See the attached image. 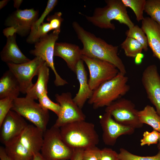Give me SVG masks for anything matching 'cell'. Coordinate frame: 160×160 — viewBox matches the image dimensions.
I'll use <instances>...</instances> for the list:
<instances>
[{
  "label": "cell",
  "mask_w": 160,
  "mask_h": 160,
  "mask_svg": "<svg viewBox=\"0 0 160 160\" xmlns=\"http://www.w3.org/2000/svg\"><path fill=\"white\" fill-rule=\"evenodd\" d=\"M73 28L78 39L83 45V55L110 63L120 72L125 75L127 71L121 59L118 56V47L107 43L101 38L85 30L76 22L72 23Z\"/></svg>",
  "instance_id": "cell-1"
},
{
  "label": "cell",
  "mask_w": 160,
  "mask_h": 160,
  "mask_svg": "<svg viewBox=\"0 0 160 160\" xmlns=\"http://www.w3.org/2000/svg\"><path fill=\"white\" fill-rule=\"evenodd\" d=\"M63 140L70 148L85 149L96 145L98 135L94 124L81 120L65 124L60 128Z\"/></svg>",
  "instance_id": "cell-2"
},
{
  "label": "cell",
  "mask_w": 160,
  "mask_h": 160,
  "mask_svg": "<svg viewBox=\"0 0 160 160\" xmlns=\"http://www.w3.org/2000/svg\"><path fill=\"white\" fill-rule=\"evenodd\" d=\"M103 7L96 8L92 15H85L87 20L94 25L101 28L114 30V25L111 21L115 20L130 28L135 25L128 15L126 7L121 0H106Z\"/></svg>",
  "instance_id": "cell-3"
},
{
  "label": "cell",
  "mask_w": 160,
  "mask_h": 160,
  "mask_svg": "<svg viewBox=\"0 0 160 160\" xmlns=\"http://www.w3.org/2000/svg\"><path fill=\"white\" fill-rule=\"evenodd\" d=\"M128 77L119 72L114 78L101 84L93 91L88 103L97 109L107 107L113 102L121 98L129 91Z\"/></svg>",
  "instance_id": "cell-4"
},
{
  "label": "cell",
  "mask_w": 160,
  "mask_h": 160,
  "mask_svg": "<svg viewBox=\"0 0 160 160\" xmlns=\"http://www.w3.org/2000/svg\"><path fill=\"white\" fill-rule=\"evenodd\" d=\"M74 150L68 147L63 140L60 128L53 126L44 132L40 151L46 160H70Z\"/></svg>",
  "instance_id": "cell-5"
},
{
  "label": "cell",
  "mask_w": 160,
  "mask_h": 160,
  "mask_svg": "<svg viewBox=\"0 0 160 160\" xmlns=\"http://www.w3.org/2000/svg\"><path fill=\"white\" fill-rule=\"evenodd\" d=\"M13 111L44 132L49 121V111L43 108L34 100L27 97H17L14 99Z\"/></svg>",
  "instance_id": "cell-6"
},
{
  "label": "cell",
  "mask_w": 160,
  "mask_h": 160,
  "mask_svg": "<svg viewBox=\"0 0 160 160\" xmlns=\"http://www.w3.org/2000/svg\"><path fill=\"white\" fill-rule=\"evenodd\" d=\"M138 111L131 101L122 97L106 107L105 110L118 123L135 129L140 128L143 125L139 120Z\"/></svg>",
  "instance_id": "cell-7"
},
{
  "label": "cell",
  "mask_w": 160,
  "mask_h": 160,
  "mask_svg": "<svg viewBox=\"0 0 160 160\" xmlns=\"http://www.w3.org/2000/svg\"><path fill=\"white\" fill-rule=\"evenodd\" d=\"M59 33L58 31H53L52 33L41 37L38 41L35 43L34 49L30 52L31 55L41 58L46 63L47 66L51 69L55 76L54 83L57 87L63 86L68 84L58 73L54 62L55 45L58 38Z\"/></svg>",
  "instance_id": "cell-8"
},
{
  "label": "cell",
  "mask_w": 160,
  "mask_h": 160,
  "mask_svg": "<svg viewBox=\"0 0 160 160\" xmlns=\"http://www.w3.org/2000/svg\"><path fill=\"white\" fill-rule=\"evenodd\" d=\"M81 59L89 70L88 84L93 91L103 83L114 78L119 72L115 65L108 62L83 55Z\"/></svg>",
  "instance_id": "cell-9"
},
{
  "label": "cell",
  "mask_w": 160,
  "mask_h": 160,
  "mask_svg": "<svg viewBox=\"0 0 160 160\" xmlns=\"http://www.w3.org/2000/svg\"><path fill=\"white\" fill-rule=\"evenodd\" d=\"M55 97L60 109L53 126L60 128L71 122L85 120V115L74 101L71 92H64L60 95L56 94Z\"/></svg>",
  "instance_id": "cell-10"
},
{
  "label": "cell",
  "mask_w": 160,
  "mask_h": 160,
  "mask_svg": "<svg viewBox=\"0 0 160 160\" xmlns=\"http://www.w3.org/2000/svg\"><path fill=\"white\" fill-rule=\"evenodd\" d=\"M45 62L41 58L35 57L28 62L20 64L7 63L9 70L15 75L20 84V92L26 94L33 86V78L37 75L39 68Z\"/></svg>",
  "instance_id": "cell-11"
},
{
  "label": "cell",
  "mask_w": 160,
  "mask_h": 160,
  "mask_svg": "<svg viewBox=\"0 0 160 160\" xmlns=\"http://www.w3.org/2000/svg\"><path fill=\"white\" fill-rule=\"evenodd\" d=\"M38 16L39 11L33 8L17 9L7 18L5 24L16 33L23 36L30 33Z\"/></svg>",
  "instance_id": "cell-12"
},
{
  "label": "cell",
  "mask_w": 160,
  "mask_h": 160,
  "mask_svg": "<svg viewBox=\"0 0 160 160\" xmlns=\"http://www.w3.org/2000/svg\"><path fill=\"white\" fill-rule=\"evenodd\" d=\"M28 125L24 118L11 110L0 125V140L6 145L19 138Z\"/></svg>",
  "instance_id": "cell-13"
},
{
  "label": "cell",
  "mask_w": 160,
  "mask_h": 160,
  "mask_svg": "<svg viewBox=\"0 0 160 160\" xmlns=\"http://www.w3.org/2000/svg\"><path fill=\"white\" fill-rule=\"evenodd\" d=\"M100 123L103 131V141L107 145H114L120 136L131 135L135 130L118 123L109 113L106 112L100 117Z\"/></svg>",
  "instance_id": "cell-14"
},
{
  "label": "cell",
  "mask_w": 160,
  "mask_h": 160,
  "mask_svg": "<svg viewBox=\"0 0 160 160\" xmlns=\"http://www.w3.org/2000/svg\"><path fill=\"white\" fill-rule=\"evenodd\" d=\"M141 81L148 98L160 116V76L156 65H150L144 69Z\"/></svg>",
  "instance_id": "cell-15"
},
{
  "label": "cell",
  "mask_w": 160,
  "mask_h": 160,
  "mask_svg": "<svg viewBox=\"0 0 160 160\" xmlns=\"http://www.w3.org/2000/svg\"><path fill=\"white\" fill-rule=\"evenodd\" d=\"M81 49L79 46L66 42H56L54 47V56L63 59L70 69L75 73L78 62L81 60Z\"/></svg>",
  "instance_id": "cell-16"
},
{
  "label": "cell",
  "mask_w": 160,
  "mask_h": 160,
  "mask_svg": "<svg viewBox=\"0 0 160 160\" xmlns=\"http://www.w3.org/2000/svg\"><path fill=\"white\" fill-rule=\"evenodd\" d=\"M44 132L33 124H28L19 138L23 145L34 155L40 152L43 141Z\"/></svg>",
  "instance_id": "cell-17"
},
{
  "label": "cell",
  "mask_w": 160,
  "mask_h": 160,
  "mask_svg": "<svg viewBox=\"0 0 160 160\" xmlns=\"http://www.w3.org/2000/svg\"><path fill=\"white\" fill-rule=\"evenodd\" d=\"M84 61L81 59L77 64L75 73L79 84L78 93L73 98L78 106L82 109L86 102L92 96L93 91L90 88L87 79V73Z\"/></svg>",
  "instance_id": "cell-18"
},
{
  "label": "cell",
  "mask_w": 160,
  "mask_h": 160,
  "mask_svg": "<svg viewBox=\"0 0 160 160\" xmlns=\"http://www.w3.org/2000/svg\"><path fill=\"white\" fill-rule=\"evenodd\" d=\"M7 43L0 53L1 60L7 63L20 64L31 60L25 56L18 47L16 41V33L6 36Z\"/></svg>",
  "instance_id": "cell-19"
},
{
  "label": "cell",
  "mask_w": 160,
  "mask_h": 160,
  "mask_svg": "<svg viewBox=\"0 0 160 160\" xmlns=\"http://www.w3.org/2000/svg\"><path fill=\"white\" fill-rule=\"evenodd\" d=\"M141 28L147 37L153 56L160 62V26L150 17H146L142 21Z\"/></svg>",
  "instance_id": "cell-20"
},
{
  "label": "cell",
  "mask_w": 160,
  "mask_h": 160,
  "mask_svg": "<svg viewBox=\"0 0 160 160\" xmlns=\"http://www.w3.org/2000/svg\"><path fill=\"white\" fill-rule=\"evenodd\" d=\"M20 92L19 82L14 74L9 70L6 71L0 79V99L7 97L14 99Z\"/></svg>",
  "instance_id": "cell-21"
},
{
  "label": "cell",
  "mask_w": 160,
  "mask_h": 160,
  "mask_svg": "<svg viewBox=\"0 0 160 160\" xmlns=\"http://www.w3.org/2000/svg\"><path fill=\"white\" fill-rule=\"evenodd\" d=\"M36 82L27 92L26 97L33 100H38L40 96L47 92V84L49 79V69L45 62L40 67Z\"/></svg>",
  "instance_id": "cell-22"
},
{
  "label": "cell",
  "mask_w": 160,
  "mask_h": 160,
  "mask_svg": "<svg viewBox=\"0 0 160 160\" xmlns=\"http://www.w3.org/2000/svg\"><path fill=\"white\" fill-rule=\"evenodd\" d=\"M6 153L11 160H33L34 155L17 139L5 146Z\"/></svg>",
  "instance_id": "cell-23"
},
{
  "label": "cell",
  "mask_w": 160,
  "mask_h": 160,
  "mask_svg": "<svg viewBox=\"0 0 160 160\" xmlns=\"http://www.w3.org/2000/svg\"><path fill=\"white\" fill-rule=\"evenodd\" d=\"M137 114L141 123L147 124L160 132V116L153 107L147 105L143 110L138 111Z\"/></svg>",
  "instance_id": "cell-24"
},
{
  "label": "cell",
  "mask_w": 160,
  "mask_h": 160,
  "mask_svg": "<svg viewBox=\"0 0 160 160\" xmlns=\"http://www.w3.org/2000/svg\"><path fill=\"white\" fill-rule=\"evenodd\" d=\"M125 55L130 57H136L143 50L141 44L135 39L127 37L121 45Z\"/></svg>",
  "instance_id": "cell-25"
},
{
  "label": "cell",
  "mask_w": 160,
  "mask_h": 160,
  "mask_svg": "<svg viewBox=\"0 0 160 160\" xmlns=\"http://www.w3.org/2000/svg\"><path fill=\"white\" fill-rule=\"evenodd\" d=\"M129 29L125 32L127 37L132 38L137 40L142 45L143 50L147 51L148 45L147 38L142 29L137 25H135Z\"/></svg>",
  "instance_id": "cell-26"
},
{
  "label": "cell",
  "mask_w": 160,
  "mask_h": 160,
  "mask_svg": "<svg viewBox=\"0 0 160 160\" xmlns=\"http://www.w3.org/2000/svg\"><path fill=\"white\" fill-rule=\"evenodd\" d=\"M126 7H130L134 12L136 17L137 20L142 21L144 17L143 16L145 10L146 0H121Z\"/></svg>",
  "instance_id": "cell-27"
},
{
  "label": "cell",
  "mask_w": 160,
  "mask_h": 160,
  "mask_svg": "<svg viewBox=\"0 0 160 160\" xmlns=\"http://www.w3.org/2000/svg\"><path fill=\"white\" fill-rule=\"evenodd\" d=\"M144 11L160 26V0H147Z\"/></svg>",
  "instance_id": "cell-28"
},
{
  "label": "cell",
  "mask_w": 160,
  "mask_h": 160,
  "mask_svg": "<svg viewBox=\"0 0 160 160\" xmlns=\"http://www.w3.org/2000/svg\"><path fill=\"white\" fill-rule=\"evenodd\" d=\"M120 160H160V151L155 155L142 156L134 154L124 148H121L118 153Z\"/></svg>",
  "instance_id": "cell-29"
},
{
  "label": "cell",
  "mask_w": 160,
  "mask_h": 160,
  "mask_svg": "<svg viewBox=\"0 0 160 160\" xmlns=\"http://www.w3.org/2000/svg\"><path fill=\"white\" fill-rule=\"evenodd\" d=\"M52 30L48 22L43 23L39 27L36 31L30 32L26 41L30 44L35 43Z\"/></svg>",
  "instance_id": "cell-30"
},
{
  "label": "cell",
  "mask_w": 160,
  "mask_h": 160,
  "mask_svg": "<svg viewBox=\"0 0 160 160\" xmlns=\"http://www.w3.org/2000/svg\"><path fill=\"white\" fill-rule=\"evenodd\" d=\"M39 103L44 109L50 110L54 112L57 116L60 112V107L58 103H55L49 98L47 92H46L40 96L38 99Z\"/></svg>",
  "instance_id": "cell-31"
},
{
  "label": "cell",
  "mask_w": 160,
  "mask_h": 160,
  "mask_svg": "<svg viewBox=\"0 0 160 160\" xmlns=\"http://www.w3.org/2000/svg\"><path fill=\"white\" fill-rule=\"evenodd\" d=\"M143 137L140 140V146H150L158 144L160 139V132L154 130L151 132L146 131L143 132Z\"/></svg>",
  "instance_id": "cell-32"
},
{
  "label": "cell",
  "mask_w": 160,
  "mask_h": 160,
  "mask_svg": "<svg viewBox=\"0 0 160 160\" xmlns=\"http://www.w3.org/2000/svg\"><path fill=\"white\" fill-rule=\"evenodd\" d=\"M58 2L57 0H49L47 6L44 11L40 17L35 23L31 28V32H33L37 30L39 27L43 22V21L47 16L54 9Z\"/></svg>",
  "instance_id": "cell-33"
},
{
  "label": "cell",
  "mask_w": 160,
  "mask_h": 160,
  "mask_svg": "<svg viewBox=\"0 0 160 160\" xmlns=\"http://www.w3.org/2000/svg\"><path fill=\"white\" fill-rule=\"evenodd\" d=\"M14 99L10 97L0 99V125L12 108Z\"/></svg>",
  "instance_id": "cell-34"
},
{
  "label": "cell",
  "mask_w": 160,
  "mask_h": 160,
  "mask_svg": "<svg viewBox=\"0 0 160 160\" xmlns=\"http://www.w3.org/2000/svg\"><path fill=\"white\" fill-rule=\"evenodd\" d=\"M62 13L57 12L51 15H48L47 19L52 30L60 32V26L63 19L62 17Z\"/></svg>",
  "instance_id": "cell-35"
},
{
  "label": "cell",
  "mask_w": 160,
  "mask_h": 160,
  "mask_svg": "<svg viewBox=\"0 0 160 160\" xmlns=\"http://www.w3.org/2000/svg\"><path fill=\"white\" fill-rule=\"evenodd\" d=\"M100 150L96 146L84 149L82 160H100Z\"/></svg>",
  "instance_id": "cell-36"
},
{
  "label": "cell",
  "mask_w": 160,
  "mask_h": 160,
  "mask_svg": "<svg viewBox=\"0 0 160 160\" xmlns=\"http://www.w3.org/2000/svg\"><path fill=\"white\" fill-rule=\"evenodd\" d=\"M100 160H120L118 153L111 148H105L100 150Z\"/></svg>",
  "instance_id": "cell-37"
},
{
  "label": "cell",
  "mask_w": 160,
  "mask_h": 160,
  "mask_svg": "<svg viewBox=\"0 0 160 160\" xmlns=\"http://www.w3.org/2000/svg\"><path fill=\"white\" fill-rule=\"evenodd\" d=\"M84 150L82 149H74L70 160H82Z\"/></svg>",
  "instance_id": "cell-38"
},
{
  "label": "cell",
  "mask_w": 160,
  "mask_h": 160,
  "mask_svg": "<svg viewBox=\"0 0 160 160\" xmlns=\"http://www.w3.org/2000/svg\"><path fill=\"white\" fill-rule=\"evenodd\" d=\"M0 159L1 160H11L6 154L4 148L2 146L0 147Z\"/></svg>",
  "instance_id": "cell-39"
},
{
  "label": "cell",
  "mask_w": 160,
  "mask_h": 160,
  "mask_svg": "<svg viewBox=\"0 0 160 160\" xmlns=\"http://www.w3.org/2000/svg\"><path fill=\"white\" fill-rule=\"evenodd\" d=\"M33 160H46L40 152L34 155Z\"/></svg>",
  "instance_id": "cell-40"
},
{
  "label": "cell",
  "mask_w": 160,
  "mask_h": 160,
  "mask_svg": "<svg viewBox=\"0 0 160 160\" xmlns=\"http://www.w3.org/2000/svg\"><path fill=\"white\" fill-rule=\"evenodd\" d=\"M23 2L22 0H14V6L17 9H19V8Z\"/></svg>",
  "instance_id": "cell-41"
},
{
  "label": "cell",
  "mask_w": 160,
  "mask_h": 160,
  "mask_svg": "<svg viewBox=\"0 0 160 160\" xmlns=\"http://www.w3.org/2000/svg\"><path fill=\"white\" fill-rule=\"evenodd\" d=\"M8 0H3L0 1V9H1L4 7L9 1Z\"/></svg>",
  "instance_id": "cell-42"
},
{
  "label": "cell",
  "mask_w": 160,
  "mask_h": 160,
  "mask_svg": "<svg viewBox=\"0 0 160 160\" xmlns=\"http://www.w3.org/2000/svg\"><path fill=\"white\" fill-rule=\"evenodd\" d=\"M157 147L159 151H160V139L159 140L158 143L157 144Z\"/></svg>",
  "instance_id": "cell-43"
},
{
  "label": "cell",
  "mask_w": 160,
  "mask_h": 160,
  "mask_svg": "<svg viewBox=\"0 0 160 160\" xmlns=\"http://www.w3.org/2000/svg\"></svg>",
  "instance_id": "cell-44"
}]
</instances>
